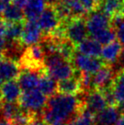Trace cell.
I'll list each match as a JSON object with an SVG mask.
<instances>
[{
  "label": "cell",
  "instance_id": "obj_1",
  "mask_svg": "<svg viewBox=\"0 0 124 125\" xmlns=\"http://www.w3.org/2000/svg\"><path fill=\"white\" fill-rule=\"evenodd\" d=\"M84 107L82 99L73 95L56 93L48 100L42 120L48 125L72 120Z\"/></svg>",
  "mask_w": 124,
  "mask_h": 125
},
{
  "label": "cell",
  "instance_id": "obj_2",
  "mask_svg": "<svg viewBox=\"0 0 124 125\" xmlns=\"http://www.w3.org/2000/svg\"><path fill=\"white\" fill-rule=\"evenodd\" d=\"M45 70L49 76L57 81L69 79L77 72L72 61L66 59L58 52L46 56Z\"/></svg>",
  "mask_w": 124,
  "mask_h": 125
},
{
  "label": "cell",
  "instance_id": "obj_3",
  "mask_svg": "<svg viewBox=\"0 0 124 125\" xmlns=\"http://www.w3.org/2000/svg\"><path fill=\"white\" fill-rule=\"evenodd\" d=\"M46 53L43 47L39 44L28 46L20 57L19 66L24 70H45Z\"/></svg>",
  "mask_w": 124,
  "mask_h": 125
},
{
  "label": "cell",
  "instance_id": "obj_4",
  "mask_svg": "<svg viewBox=\"0 0 124 125\" xmlns=\"http://www.w3.org/2000/svg\"><path fill=\"white\" fill-rule=\"evenodd\" d=\"M60 26L63 29L65 38L74 46H78L87 38L89 32L85 18H76L61 21Z\"/></svg>",
  "mask_w": 124,
  "mask_h": 125
},
{
  "label": "cell",
  "instance_id": "obj_5",
  "mask_svg": "<svg viewBox=\"0 0 124 125\" xmlns=\"http://www.w3.org/2000/svg\"><path fill=\"white\" fill-rule=\"evenodd\" d=\"M48 103V97L38 89L23 91L18 104L23 111L37 116L39 111H43Z\"/></svg>",
  "mask_w": 124,
  "mask_h": 125
},
{
  "label": "cell",
  "instance_id": "obj_6",
  "mask_svg": "<svg viewBox=\"0 0 124 125\" xmlns=\"http://www.w3.org/2000/svg\"><path fill=\"white\" fill-rule=\"evenodd\" d=\"M71 61L77 71L90 75L95 74L105 65L104 61L100 58L87 56L78 51H75Z\"/></svg>",
  "mask_w": 124,
  "mask_h": 125
},
{
  "label": "cell",
  "instance_id": "obj_7",
  "mask_svg": "<svg viewBox=\"0 0 124 125\" xmlns=\"http://www.w3.org/2000/svg\"><path fill=\"white\" fill-rule=\"evenodd\" d=\"M37 22L42 32H45L46 35H50L59 28L61 24V19L55 7L47 6L37 19Z\"/></svg>",
  "mask_w": 124,
  "mask_h": 125
},
{
  "label": "cell",
  "instance_id": "obj_8",
  "mask_svg": "<svg viewBox=\"0 0 124 125\" xmlns=\"http://www.w3.org/2000/svg\"><path fill=\"white\" fill-rule=\"evenodd\" d=\"M86 24L88 32L94 37L99 32L110 28L111 18L101 10H95L86 18Z\"/></svg>",
  "mask_w": 124,
  "mask_h": 125
},
{
  "label": "cell",
  "instance_id": "obj_9",
  "mask_svg": "<svg viewBox=\"0 0 124 125\" xmlns=\"http://www.w3.org/2000/svg\"><path fill=\"white\" fill-rule=\"evenodd\" d=\"M117 72H115L112 65L105 64L100 70L92 75L93 90H103L110 87Z\"/></svg>",
  "mask_w": 124,
  "mask_h": 125
},
{
  "label": "cell",
  "instance_id": "obj_10",
  "mask_svg": "<svg viewBox=\"0 0 124 125\" xmlns=\"http://www.w3.org/2000/svg\"><path fill=\"white\" fill-rule=\"evenodd\" d=\"M82 101L84 108L89 110L94 115L98 114L108 107L107 101L101 90H92L85 93V97L82 99Z\"/></svg>",
  "mask_w": 124,
  "mask_h": 125
},
{
  "label": "cell",
  "instance_id": "obj_11",
  "mask_svg": "<svg viewBox=\"0 0 124 125\" xmlns=\"http://www.w3.org/2000/svg\"><path fill=\"white\" fill-rule=\"evenodd\" d=\"M42 39V30L40 29L37 20H27L24 24V28L20 38L22 45L28 46L38 44Z\"/></svg>",
  "mask_w": 124,
  "mask_h": 125
},
{
  "label": "cell",
  "instance_id": "obj_12",
  "mask_svg": "<svg viewBox=\"0 0 124 125\" xmlns=\"http://www.w3.org/2000/svg\"><path fill=\"white\" fill-rule=\"evenodd\" d=\"M21 72L19 64L13 59L4 58L0 60V88L5 82L18 78Z\"/></svg>",
  "mask_w": 124,
  "mask_h": 125
},
{
  "label": "cell",
  "instance_id": "obj_13",
  "mask_svg": "<svg viewBox=\"0 0 124 125\" xmlns=\"http://www.w3.org/2000/svg\"><path fill=\"white\" fill-rule=\"evenodd\" d=\"M58 93L73 95V96H77L79 94L83 93L81 80H80V72L77 71L76 74L71 78L59 81Z\"/></svg>",
  "mask_w": 124,
  "mask_h": 125
},
{
  "label": "cell",
  "instance_id": "obj_14",
  "mask_svg": "<svg viewBox=\"0 0 124 125\" xmlns=\"http://www.w3.org/2000/svg\"><path fill=\"white\" fill-rule=\"evenodd\" d=\"M44 70H24L18 76V84L23 91L38 89V84L41 73Z\"/></svg>",
  "mask_w": 124,
  "mask_h": 125
},
{
  "label": "cell",
  "instance_id": "obj_15",
  "mask_svg": "<svg viewBox=\"0 0 124 125\" xmlns=\"http://www.w3.org/2000/svg\"><path fill=\"white\" fill-rule=\"evenodd\" d=\"M123 112L118 106H108L95 115L96 125H115Z\"/></svg>",
  "mask_w": 124,
  "mask_h": 125
},
{
  "label": "cell",
  "instance_id": "obj_16",
  "mask_svg": "<svg viewBox=\"0 0 124 125\" xmlns=\"http://www.w3.org/2000/svg\"><path fill=\"white\" fill-rule=\"evenodd\" d=\"M21 88L16 80L7 81L1 86L0 93L3 102H18L21 94Z\"/></svg>",
  "mask_w": 124,
  "mask_h": 125
},
{
  "label": "cell",
  "instance_id": "obj_17",
  "mask_svg": "<svg viewBox=\"0 0 124 125\" xmlns=\"http://www.w3.org/2000/svg\"><path fill=\"white\" fill-rule=\"evenodd\" d=\"M122 46L119 41H113L104 46L101 51V58L105 64L112 65L116 63L120 59L121 53H122Z\"/></svg>",
  "mask_w": 124,
  "mask_h": 125
},
{
  "label": "cell",
  "instance_id": "obj_18",
  "mask_svg": "<svg viewBox=\"0 0 124 125\" xmlns=\"http://www.w3.org/2000/svg\"><path fill=\"white\" fill-rule=\"evenodd\" d=\"M116 104L121 111L124 110V69L118 71L111 84Z\"/></svg>",
  "mask_w": 124,
  "mask_h": 125
},
{
  "label": "cell",
  "instance_id": "obj_19",
  "mask_svg": "<svg viewBox=\"0 0 124 125\" xmlns=\"http://www.w3.org/2000/svg\"><path fill=\"white\" fill-rule=\"evenodd\" d=\"M77 51L87 56L99 58L101 56V45L94 38H86L77 46Z\"/></svg>",
  "mask_w": 124,
  "mask_h": 125
},
{
  "label": "cell",
  "instance_id": "obj_20",
  "mask_svg": "<svg viewBox=\"0 0 124 125\" xmlns=\"http://www.w3.org/2000/svg\"><path fill=\"white\" fill-rule=\"evenodd\" d=\"M46 0H28L24 7L25 18L28 20H37L46 8Z\"/></svg>",
  "mask_w": 124,
  "mask_h": 125
},
{
  "label": "cell",
  "instance_id": "obj_21",
  "mask_svg": "<svg viewBox=\"0 0 124 125\" xmlns=\"http://www.w3.org/2000/svg\"><path fill=\"white\" fill-rule=\"evenodd\" d=\"M38 90L47 97H51L53 95H55L56 92L58 91L57 80H55L53 78L49 76L48 73L46 72V70H44L41 73L39 84H38Z\"/></svg>",
  "mask_w": 124,
  "mask_h": 125
},
{
  "label": "cell",
  "instance_id": "obj_22",
  "mask_svg": "<svg viewBox=\"0 0 124 125\" xmlns=\"http://www.w3.org/2000/svg\"><path fill=\"white\" fill-rule=\"evenodd\" d=\"M25 18L24 10L15 4H8L5 7L2 13V19L6 23H17L22 22Z\"/></svg>",
  "mask_w": 124,
  "mask_h": 125
},
{
  "label": "cell",
  "instance_id": "obj_23",
  "mask_svg": "<svg viewBox=\"0 0 124 125\" xmlns=\"http://www.w3.org/2000/svg\"><path fill=\"white\" fill-rule=\"evenodd\" d=\"M100 7L101 11L110 18L119 14H124V2L117 0H104L102 5L100 4Z\"/></svg>",
  "mask_w": 124,
  "mask_h": 125
},
{
  "label": "cell",
  "instance_id": "obj_24",
  "mask_svg": "<svg viewBox=\"0 0 124 125\" xmlns=\"http://www.w3.org/2000/svg\"><path fill=\"white\" fill-rule=\"evenodd\" d=\"M93 122H95V115L83 107L79 114L69 121V125H92Z\"/></svg>",
  "mask_w": 124,
  "mask_h": 125
},
{
  "label": "cell",
  "instance_id": "obj_25",
  "mask_svg": "<svg viewBox=\"0 0 124 125\" xmlns=\"http://www.w3.org/2000/svg\"><path fill=\"white\" fill-rule=\"evenodd\" d=\"M24 25L22 22L17 23H7V31H6V38L8 42L20 41L22 32H23Z\"/></svg>",
  "mask_w": 124,
  "mask_h": 125
},
{
  "label": "cell",
  "instance_id": "obj_26",
  "mask_svg": "<svg viewBox=\"0 0 124 125\" xmlns=\"http://www.w3.org/2000/svg\"><path fill=\"white\" fill-rule=\"evenodd\" d=\"M116 31L115 29H113L112 27H110L109 28H106L102 31L99 32L98 34L92 37V38H94L96 41H98L100 45L106 46L108 44H110L111 42L115 41L116 38Z\"/></svg>",
  "mask_w": 124,
  "mask_h": 125
},
{
  "label": "cell",
  "instance_id": "obj_27",
  "mask_svg": "<svg viewBox=\"0 0 124 125\" xmlns=\"http://www.w3.org/2000/svg\"><path fill=\"white\" fill-rule=\"evenodd\" d=\"M111 27L115 28L119 42L124 47V14H119L111 18Z\"/></svg>",
  "mask_w": 124,
  "mask_h": 125
},
{
  "label": "cell",
  "instance_id": "obj_28",
  "mask_svg": "<svg viewBox=\"0 0 124 125\" xmlns=\"http://www.w3.org/2000/svg\"><path fill=\"white\" fill-rule=\"evenodd\" d=\"M80 3H81V6L85 13L89 14V13L97 10V8L100 6L101 2L100 0H80Z\"/></svg>",
  "mask_w": 124,
  "mask_h": 125
},
{
  "label": "cell",
  "instance_id": "obj_29",
  "mask_svg": "<svg viewBox=\"0 0 124 125\" xmlns=\"http://www.w3.org/2000/svg\"><path fill=\"white\" fill-rule=\"evenodd\" d=\"M7 23H6L3 19H0V38H6Z\"/></svg>",
  "mask_w": 124,
  "mask_h": 125
},
{
  "label": "cell",
  "instance_id": "obj_30",
  "mask_svg": "<svg viewBox=\"0 0 124 125\" xmlns=\"http://www.w3.org/2000/svg\"><path fill=\"white\" fill-rule=\"evenodd\" d=\"M28 125H48V124H47L43 120H40V119L35 117Z\"/></svg>",
  "mask_w": 124,
  "mask_h": 125
},
{
  "label": "cell",
  "instance_id": "obj_31",
  "mask_svg": "<svg viewBox=\"0 0 124 125\" xmlns=\"http://www.w3.org/2000/svg\"><path fill=\"white\" fill-rule=\"evenodd\" d=\"M28 2V0H13V4H15L16 6H17L20 8H24Z\"/></svg>",
  "mask_w": 124,
  "mask_h": 125
},
{
  "label": "cell",
  "instance_id": "obj_32",
  "mask_svg": "<svg viewBox=\"0 0 124 125\" xmlns=\"http://www.w3.org/2000/svg\"><path fill=\"white\" fill-rule=\"evenodd\" d=\"M61 0H46V2L48 4V6H52V7H55L58 4L60 3Z\"/></svg>",
  "mask_w": 124,
  "mask_h": 125
},
{
  "label": "cell",
  "instance_id": "obj_33",
  "mask_svg": "<svg viewBox=\"0 0 124 125\" xmlns=\"http://www.w3.org/2000/svg\"><path fill=\"white\" fill-rule=\"evenodd\" d=\"M115 125H124V112L121 114V118L119 119V121H118L117 123Z\"/></svg>",
  "mask_w": 124,
  "mask_h": 125
},
{
  "label": "cell",
  "instance_id": "obj_34",
  "mask_svg": "<svg viewBox=\"0 0 124 125\" xmlns=\"http://www.w3.org/2000/svg\"><path fill=\"white\" fill-rule=\"evenodd\" d=\"M7 5H5V4L0 0V15H2V13H3L4 9H5V7H6Z\"/></svg>",
  "mask_w": 124,
  "mask_h": 125
},
{
  "label": "cell",
  "instance_id": "obj_35",
  "mask_svg": "<svg viewBox=\"0 0 124 125\" xmlns=\"http://www.w3.org/2000/svg\"><path fill=\"white\" fill-rule=\"evenodd\" d=\"M0 125H12V123L6 120H0Z\"/></svg>",
  "mask_w": 124,
  "mask_h": 125
},
{
  "label": "cell",
  "instance_id": "obj_36",
  "mask_svg": "<svg viewBox=\"0 0 124 125\" xmlns=\"http://www.w3.org/2000/svg\"><path fill=\"white\" fill-rule=\"evenodd\" d=\"M120 63L121 64V66H124V50L122 51V53H121V57H120Z\"/></svg>",
  "mask_w": 124,
  "mask_h": 125
},
{
  "label": "cell",
  "instance_id": "obj_37",
  "mask_svg": "<svg viewBox=\"0 0 124 125\" xmlns=\"http://www.w3.org/2000/svg\"><path fill=\"white\" fill-rule=\"evenodd\" d=\"M1 1H2L5 5H8V4H10V2L12 0H1Z\"/></svg>",
  "mask_w": 124,
  "mask_h": 125
},
{
  "label": "cell",
  "instance_id": "obj_38",
  "mask_svg": "<svg viewBox=\"0 0 124 125\" xmlns=\"http://www.w3.org/2000/svg\"><path fill=\"white\" fill-rule=\"evenodd\" d=\"M2 59H4V52L2 50H0V60Z\"/></svg>",
  "mask_w": 124,
  "mask_h": 125
},
{
  "label": "cell",
  "instance_id": "obj_39",
  "mask_svg": "<svg viewBox=\"0 0 124 125\" xmlns=\"http://www.w3.org/2000/svg\"><path fill=\"white\" fill-rule=\"evenodd\" d=\"M53 125H66L64 122H58V123H55V124H53Z\"/></svg>",
  "mask_w": 124,
  "mask_h": 125
},
{
  "label": "cell",
  "instance_id": "obj_40",
  "mask_svg": "<svg viewBox=\"0 0 124 125\" xmlns=\"http://www.w3.org/2000/svg\"><path fill=\"white\" fill-rule=\"evenodd\" d=\"M117 1H121V2H124V0H117Z\"/></svg>",
  "mask_w": 124,
  "mask_h": 125
}]
</instances>
